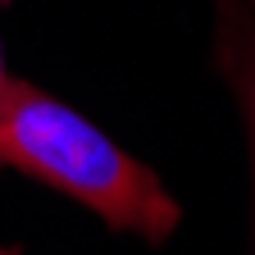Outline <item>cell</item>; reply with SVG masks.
<instances>
[{
  "mask_svg": "<svg viewBox=\"0 0 255 255\" xmlns=\"http://www.w3.org/2000/svg\"><path fill=\"white\" fill-rule=\"evenodd\" d=\"M0 255H18V251H9V246H0Z\"/></svg>",
  "mask_w": 255,
  "mask_h": 255,
  "instance_id": "obj_3",
  "label": "cell"
},
{
  "mask_svg": "<svg viewBox=\"0 0 255 255\" xmlns=\"http://www.w3.org/2000/svg\"><path fill=\"white\" fill-rule=\"evenodd\" d=\"M0 169H5V164H0Z\"/></svg>",
  "mask_w": 255,
  "mask_h": 255,
  "instance_id": "obj_4",
  "label": "cell"
},
{
  "mask_svg": "<svg viewBox=\"0 0 255 255\" xmlns=\"http://www.w3.org/2000/svg\"><path fill=\"white\" fill-rule=\"evenodd\" d=\"M5 82H9V73H5V46H0V91H5Z\"/></svg>",
  "mask_w": 255,
  "mask_h": 255,
  "instance_id": "obj_2",
  "label": "cell"
},
{
  "mask_svg": "<svg viewBox=\"0 0 255 255\" xmlns=\"http://www.w3.org/2000/svg\"><path fill=\"white\" fill-rule=\"evenodd\" d=\"M0 164L64 191L110 228L146 242H164L182 223L178 201L141 159L23 78H9L0 91Z\"/></svg>",
  "mask_w": 255,
  "mask_h": 255,
  "instance_id": "obj_1",
  "label": "cell"
}]
</instances>
